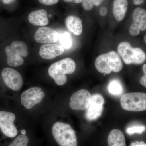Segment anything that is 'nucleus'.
<instances>
[{
    "instance_id": "20",
    "label": "nucleus",
    "mask_w": 146,
    "mask_h": 146,
    "mask_svg": "<svg viewBox=\"0 0 146 146\" xmlns=\"http://www.w3.org/2000/svg\"><path fill=\"white\" fill-rule=\"evenodd\" d=\"M108 92L114 96L121 95L123 92V87L120 82L117 80H113L108 85Z\"/></svg>"
},
{
    "instance_id": "19",
    "label": "nucleus",
    "mask_w": 146,
    "mask_h": 146,
    "mask_svg": "<svg viewBox=\"0 0 146 146\" xmlns=\"http://www.w3.org/2000/svg\"><path fill=\"white\" fill-rule=\"evenodd\" d=\"M58 39L60 46L63 48L69 49L72 45V39L71 35L67 31H61L58 33Z\"/></svg>"
},
{
    "instance_id": "17",
    "label": "nucleus",
    "mask_w": 146,
    "mask_h": 146,
    "mask_svg": "<svg viewBox=\"0 0 146 146\" xmlns=\"http://www.w3.org/2000/svg\"><path fill=\"white\" fill-rule=\"evenodd\" d=\"M108 146H126L124 134L121 131L114 129L110 131L108 138Z\"/></svg>"
},
{
    "instance_id": "6",
    "label": "nucleus",
    "mask_w": 146,
    "mask_h": 146,
    "mask_svg": "<svg viewBox=\"0 0 146 146\" xmlns=\"http://www.w3.org/2000/svg\"><path fill=\"white\" fill-rule=\"evenodd\" d=\"M120 102L122 108L127 111H145L146 110V94L141 92L127 93L122 96Z\"/></svg>"
},
{
    "instance_id": "31",
    "label": "nucleus",
    "mask_w": 146,
    "mask_h": 146,
    "mask_svg": "<svg viewBox=\"0 0 146 146\" xmlns=\"http://www.w3.org/2000/svg\"><path fill=\"white\" fill-rule=\"evenodd\" d=\"M145 1V0H133V3L134 5H139L143 3Z\"/></svg>"
},
{
    "instance_id": "14",
    "label": "nucleus",
    "mask_w": 146,
    "mask_h": 146,
    "mask_svg": "<svg viewBox=\"0 0 146 146\" xmlns=\"http://www.w3.org/2000/svg\"><path fill=\"white\" fill-rule=\"evenodd\" d=\"M28 20L32 25L38 26H44L49 23L47 12L44 9L32 11L29 14Z\"/></svg>"
},
{
    "instance_id": "1",
    "label": "nucleus",
    "mask_w": 146,
    "mask_h": 146,
    "mask_svg": "<svg viewBox=\"0 0 146 146\" xmlns=\"http://www.w3.org/2000/svg\"><path fill=\"white\" fill-rule=\"evenodd\" d=\"M74 60L67 58L53 63L48 69V74L59 86H62L67 82V74H73L76 70Z\"/></svg>"
},
{
    "instance_id": "2",
    "label": "nucleus",
    "mask_w": 146,
    "mask_h": 146,
    "mask_svg": "<svg viewBox=\"0 0 146 146\" xmlns=\"http://www.w3.org/2000/svg\"><path fill=\"white\" fill-rule=\"evenodd\" d=\"M95 67L97 70L103 74L118 73L123 68V63L120 56L114 51L100 55L96 58Z\"/></svg>"
},
{
    "instance_id": "12",
    "label": "nucleus",
    "mask_w": 146,
    "mask_h": 146,
    "mask_svg": "<svg viewBox=\"0 0 146 146\" xmlns=\"http://www.w3.org/2000/svg\"><path fill=\"white\" fill-rule=\"evenodd\" d=\"M58 33L52 28L42 27L36 31L34 35L35 40L37 43L51 44L57 42Z\"/></svg>"
},
{
    "instance_id": "15",
    "label": "nucleus",
    "mask_w": 146,
    "mask_h": 146,
    "mask_svg": "<svg viewBox=\"0 0 146 146\" xmlns=\"http://www.w3.org/2000/svg\"><path fill=\"white\" fill-rule=\"evenodd\" d=\"M128 7V0H114L113 11L116 20L121 21L125 17Z\"/></svg>"
},
{
    "instance_id": "25",
    "label": "nucleus",
    "mask_w": 146,
    "mask_h": 146,
    "mask_svg": "<svg viewBox=\"0 0 146 146\" xmlns=\"http://www.w3.org/2000/svg\"><path fill=\"white\" fill-rule=\"evenodd\" d=\"M42 4L46 5H52L57 3L59 0H39Z\"/></svg>"
},
{
    "instance_id": "8",
    "label": "nucleus",
    "mask_w": 146,
    "mask_h": 146,
    "mask_svg": "<svg viewBox=\"0 0 146 146\" xmlns=\"http://www.w3.org/2000/svg\"><path fill=\"white\" fill-rule=\"evenodd\" d=\"M16 118L12 112L0 111V129L3 133L9 138H14L18 134V130L14 124Z\"/></svg>"
},
{
    "instance_id": "30",
    "label": "nucleus",
    "mask_w": 146,
    "mask_h": 146,
    "mask_svg": "<svg viewBox=\"0 0 146 146\" xmlns=\"http://www.w3.org/2000/svg\"><path fill=\"white\" fill-rule=\"evenodd\" d=\"M104 0H93L94 5L98 6L102 3Z\"/></svg>"
},
{
    "instance_id": "32",
    "label": "nucleus",
    "mask_w": 146,
    "mask_h": 146,
    "mask_svg": "<svg viewBox=\"0 0 146 146\" xmlns=\"http://www.w3.org/2000/svg\"><path fill=\"white\" fill-rule=\"evenodd\" d=\"M16 0H3V3L5 4H9L15 1Z\"/></svg>"
},
{
    "instance_id": "21",
    "label": "nucleus",
    "mask_w": 146,
    "mask_h": 146,
    "mask_svg": "<svg viewBox=\"0 0 146 146\" xmlns=\"http://www.w3.org/2000/svg\"><path fill=\"white\" fill-rule=\"evenodd\" d=\"M29 139L25 134L19 135L8 146H27Z\"/></svg>"
},
{
    "instance_id": "10",
    "label": "nucleus",
    "mask_w": 146,
    "mask_h": 146,
    "mask_svg": "<svg viewBox=\"0 0 146 146\" xmlns=\"http://www.w3.org/2000/svg\"><path fill=\"white\" fill-rule=\"evenodd\" d=\"M1 75L4 82L9 89L16 91L21 90L23 80L18 71L12 68H6L3 70Z\"/></svg>"
},
{
    "instance_id": "23",
    "label": "nucleus",
    "mask_w": 146,
    "mask_h": 146,
    "mask_svg": "<svg viewBox=\"0 0 146 146\" xmlns=\"http://www.w3.org/2000/svg\"><path fill=\"white\" fill-rule=\"evenodd\" d=\"M129 34L133 36H136L140 34V30L137 24L133 23L129 29Z\"/></svg>"
},
{
    "instance_id": "5",
    "label": "nucleus",
    "mask_w": 146,
    "mask_h": 146,
    "mask_svg": "<svg viewBox=\"0 0 146 146\" xmlns=\"http://www.w3.org/2000/svg\"><path fill=\"white\" fill-rule=\"evenodd\" d=\"M118 52L127 65H140L145 61V53L139 48H133L127 42L120 43L118 46Z\"/></svg>"
},
{
    "instance_id": "18",
    "label": "nucleus",
    "mask_w": 146,
    "mask_h": 146,
    "mask_svg": "<svg viewBox=\"0 0 146 146\" xmlns=\"http://www.w3.org/2000/svg\"><path fill=\"white\" fill-rule=\"evenodd\" d=\"M133 23L138 25L140 31H144L146 29V11L141 7L136 8L133 14Z\"/></svg>"
},
{
    "instance_id": "28",
    "label": "nucleus",
    "mask_w": 146,
    "mask_h": 146,
    "mask_svg": "<svg viewBox=\"0 0 146 146\" xmlns=\"http://www.w3.org/2000/svg\"><path fill=\"white\" fill-rule=\"evenodd\" d=\"M140 83L144 87H146V75H144L140 79Z\"/></svg>"
},
{
    "instance_id": "35",
    "label": "nucleus",
    "mask_w": 146,
    "mask_h": 146,
    "mask_svg": "<svg viewBox=\"0 0 146 146\" xmlns=\"http://www.w3.org/2000/svg\"><path fill=\"white\" fill-rule=\"evenodd\" d=\"M144 42H145V43H146V35H145V37H144Z\"/></svg>"
},
{
    "instance_id": "33",
    "label": "nucleus",
    "mask_w": 146,
    "mask_h": 146,
    "mask_svg": "<svg viewBox=\"0 0 146 146\" xmlns=\"http://www.w3.org/2000/svg\"><path fill=\"white\" fill-rule=\"evenodd\" d=\"M143 70L144 74H145V75H146V64H145V65H144L143 66Z\"/></svg>"
},
{
    "instance_id": "13",
    "label": "nucleus",
    "mask_w": 146,
    "mask_h": 146,
    "mask_svg": "<svg viewBox=\"0 0 146 146\" xmlns=\"http://www.w3.org/2000/svg\"><path fill=\"white\" fill-rule=\"evenodd\" d=\"M64 49L60 45L57 44H45L42 45L39 50V55L45 59H52L63 54Z\"/></svg>"
},
{
    "instance_id": "16",
    "label": "nucleus",
    "mask_w": 146,
    "mask_h": 146,
    "mask_svg": "<svg viewBox=\"0 0 146 146\" xmlns=\"http://www.w3.org/2000/svg\"><path fill=\"white\" fill-rule=\"evenodd\" d=\"M65 25L71 32L76 35H80L82 33V22L77 16H68L65 20Z\"/></svg>"
},
{
    "instance_id": "4",
    "label": "nucleus",
    "mask_w": 146,
    "mask_h": 146,
    "mask_svg": "<svg viewBox=\"0 0 146 146\" xmlns=\"http://www.w3.org/2000/svg\"><path fill=\"white\" fill-rule=\"evenodd\" d=\"M7 63L11 67H16L23 65V58L27 57L29 54L27 46L22 41H14L10 46L6 47Z\"/></svg>"
},
{
    "instance_id": "11",
    "label": "nucleus",
    "mask_w": 146,
    "mask_h": 146,
    "mask_svg": "<svg viewBox=\"0 0 146 146\" xmlns=\"http://www.w3.org/2000/svg\"><path fill=\"white\" fill-rule=\"evenodd\" d=\"M105 100L100 94H95L92 96L91 102L86 112V119L88 121L96 120L102 115Z\"/></svg>"
},
{
    "instance_id": "9",
    "label": "nucleus",
    "mask_w": 146,
    "mask_h": 146,
    "mask_svg": "<svg viewBox=\"0 0 146 146\" xmlns=\"http://www.w3.org/2000/svg\"><path fill=\"white\" fill-rule=\"evenodd\" d=\"M91 94L86 89H81L71 96L69 106L74 110H83L89 107L91 99Z\"/></svg>"
},
{
    "instance_id": "29",
    "label": "nucleus",
    "mask_w": 146,
    "mask_h": 146,
    "mask_svg": "<svg viewBox=\"0 0 146 146\" xmlns=\"http://www.w3.org/2000/svg\"><path fill=\"white\" fill-rule=\"evenodd\" d=\"M65 2L72 3L76 4H79L81 3L82 0H63Z\"/></svg>"
},
{
    "instance_id": "7",
    "label": "nucleus",
    "mask_w": 146,
    "mask_h": 146,
    "mask_svg": "<svg viewBox=\"0 0 146 146\" xmlns=\"http://www.w3.org/2000/svg\"><path fill=\"white\" fill-rule=\"evenodd\" d=\"M45 96L40 87H33L27 89L21 94V104L27 109H30L40 103Z\"/></svg>"
},
{
    "instance_id": "34",
    "label": "nucleus",
    "mask_w": 146,
    "mask_h": 146,
    "mask_svg": "<svg viewBox=\"0 0 146 146\" xmlns=\"http://www.w3.org/2000/svg\"><path fill=\"white\" fill-rule=\"evenodd\" d=\"M22 133H23V134H25L26 133V131L25 130L22 131Z\"/></svg>"
},
{
    "instance_id": "22",
    "label": "nucleus",
    "mask_w": 146,
    "mask_h": 146,
    "mask_svg": "<svg viewBox=\"0 0 146 146\" xmlns=\"http://www.w3.org/2000/svg\"><path fill=\"white\" fill-rule=\"evenodd\" d=\"M146 130V127L144 125H134L127 127L126 132L129 135H132L134 133L142 134Z\"/></svg>"
},
{
    "instance_id": "24",
    "label": "nucleus",
    "mask_w": 146,
    "mask_h": 146,
    "mask_svg": "<svg viewBox=\"0 0 146 146\" xmlns=\"http://www.w3.org/2000/svg\"><path fill=\"white\" fill-rule=\"evenodd\" d=\"M81 3L82 7L85 10L90 11L94 8L93 0H82Z\"/></svg>"
},
{
    "instance_id": "27",
    "label": "nucleus",
    "mask_w": 146,
    "mask_h": 146,
    "mask_svg": "<svg viewBox=\"0 0 146 146\" xmlns=\"http://www.w3.org/2000/svg\"><path fill=\"white\" fill-rule=\"evenodd\" d=\"M129 146H146V144L143 141H141V142L136 141L131 144Z\"/></svg>"
},
{
    "instance_id": "26",
    "label": "nucleus",
    "mask_w": 146,
    "mask_h": 146,
    "mask_svg": "<svg viewBox=\"0 0 146 146\" xmlns=\"http://www.w3.org/2000/svg\"><path fill=\"white\" fill-rule=\"evenodd\" d=\"M108 12L107 8L105 7H102L100 10V13L101 16H106Z\"/></svg>"
},
{
    "instance_id": "3",
    "label": "nucleus",
    "mask_w": 146,
    "mask_h": 146,
    "mask_svg": "<svg viewBox=\"0 0 146 146\" xmlns=\"http://www.w3.org/2000/svg\"><path fill=\"white\" fill-rule=\"evenodd\" d=\"M52 132L54 138L60 146H77L75 131L70 125L57 122L53 125Z\"/></svg>"
}]
</instances>
